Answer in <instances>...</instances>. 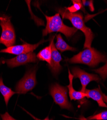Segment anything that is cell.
Here are the masks:
<instances>
[{
    "mask_svg": "<svg viewBox=\"0 0 107 120\" xmlns=\"http://www.w3.org/2000/svg\"><path fill=\"white\" fill-rule=\"evenodd\" d=\"M67 61L71 64H82L94 67L100 63H106L107 58L95 48L91 47L85 49Z\"/></svg>",
    "mask_w": 107,
    "mask_h": 120,
    "instance_id": "2",
    "label": "cell"
},
{
    "mask_svg": "<svg viewBox=\"0 0 107 120\" xmlns=\"http://www.w3.org/2000/svg\"><path fill=\"white\" fill-rule=\"evenodd\" d=\"M0 92L4 98V101L6 106L8 105L9 99L13 95L16 93V92L13 91L11 88L4 85L2 77H0Z\"/></svg>",
    "mask_w": 107,
    "mask_h": 120,
    "instance_id": "13",
    "label": "cell"
},
{
    "mask_svg": "<svg viewBox=\"0 0 107 120\" xmlns=\"http://www.w3.org/2000/svg\"><path fill=\"white\" fill-rule=\"evenodd\" d=\"M86 95V97L93 99L98 102L99 107L107 108V105L105 101L107 102V97L102 93L99 88L94 89H86L83 92Z\"/></svg>",
    "mask_w": 107,
    "mask_h": 120,
    "instance_id": "11",
    "label": "cell"
},
{
    "mask_svg": "<svg viewBox=\"0 0 107 120\" xmlns=\"http://www.w3.org/2000/svg\"><path fill=\"white\" fill-rule=\"evenodd\" d=\"M54 37H51L50 38V44L51 46L52 51V60L51 63L49 65V68L54 75H57L60 72L62 66L60 64V62L62 60L60 53L57 51L54 43Z\"/></svg>",
    "mask_w": 107,
    "mask_h": 120,
    "instance_id": "10",
    "label": "cell"
},
{
    "mask_svg": "<svg viewBox=\"0 0 107 120\" xmlns=\"http://www.w3.org/2000/svg\"><path fill=\"white\" fill-rule=\"evenodd\" d=\"M4 19L0 21L2 33L0 38V43L7 48L14 46L16 42V34L14 27L9 17L4 16Z\"/></svg>",
    "mask_w": 107,
    "mask_h": 120,
    "instance_id": "5",
    "label": "cell"
},
{
    "mask_svg": "<svg viewBox=\"0 0 107 120\" xmlns=\"http://www.w3.org/2000/svg\"><path fill=\"white\" fill-rule=\"evenodd\" d=\"M56 49L61 52L66 51H71L72 52L76 51L77 49L68 45L63 39L60 34H58L56 36V42L55 44Z\"/></svg>",
    "mask_w": 107,
    "mask_h": 120,
    "instance_id": "15",
    "label": "cell"
},
{
    "mask_svg": "<svg viewBox=\"0 0 107 120\" xmlns=\"http://www.w3.org/2000/svg\"><path fill=\"white\" fill-rule=\"evenodd\" d=\"M82 3L84 6H88L92 12H93L94 11L93 1H83Z\"/></svg>",
    "mask_w": 107,
    "mask_h": 120,
    "instance_id": "19",
    "label": "cell"
},
{
    "mask_svg": "<svg viewBox=\"0 0 107 120\" xmlns=\"http://www.w3.org/2000/svg\"><path fill=\"white\" fill-rule=\"evenodd\" d=\"M87 119L88 120H107V111L90 116Z\"/></svg>",
    "mask_w": 107,
    "mask_h": 120,
    "instance_id": "18",
    "label": "cell"
},
{
    "mask_svg": "<svg viewBox=\"0 0 107 120\" xmlns=\"http://www.w3.org/2000/svg\"><path fill=\"white\" fill-rule=\"evenodd\" d=\"M50 93L55 102L61 109H72L71 103L68 101L67 89L66 87L55 83L50 86Z\"/></svg>",
    "mask_w": 107,
    "mask_h": 120,
    "instance_id": "4",
    "label": "cell"
},
{
    "mask_svg": "<svg viewBox=\"0 0 107 120\" xmlns=\"http://www.w3.org/2000/svg\"><path fill=\"white\" fill-rule=\"evenodd\" d=\"M38 59L36 54L33 52L17 55L15 58L6 60L7 65L11 68L16 67L30 63H36Z\"/></svg>",
    "mask_w": 107,
    "mask_h": 120,
    "instance_id": "8",
    "label": "cell"
},
{
    "mask_svg": "<svg viewBox=\"0 0 107 120\" xmlns=\"http://www.w3.org/2000/svg\"><path fill=\"white\" fill-rule=\"evenodd\" d=\"M2 64V61H0V65H1V64Z\"/></svg>",
    "mask_w": 107,
    "mask_h": 120,
    "instance_id": "23",
    "label": "cell"
},
{
    "mask_svg": "<svg viewBox=\"0 0 107 120\" xmlns=\"http://www.w3.org/2000/svg\"><path fill=\"white\" fill-rule=\"evenodd\" d=\"M94 71L96 73L99 74L102 79L105 80L107 77V61L104 66L97 69L94 70Z\"/></svg>",
    "mask_w": 107,
    "mask_h": 120,
    "instance_id": "17",
    "label": "cell"
},
{
    "mask_svg": "<svg viewBox=\"0 0 107 120\" xmlns=\"http://www.w3.org/2000/svg\"><path fill=\"white\" fill-rule=\"evenodd\" d=\"M72 2L73 3V5L72 6L67 8H65L67 10L71 13H77V12L79 11V10H82L84 12H85L82 1H79V0H78V1L73 0V1H72Z\"/></svg>",
    "mask_w": 107,
    "mask_h": 120,
    "instance_id": "16",
    "label": "cell"
},
{
    "mask_svg": "<svg viewBox=\"0 0 107 120\" xmlns=\"http://www.w3.org/2000/svg\"><path fill=\"white\" fill-rule=\"evenodd\" d=\"M37 58L40 60L47 62L49 65L51 63L52 60V51L51 45L45 47L39 52L37 55Z\"/></svg>",
    "mask_w": 107,
    "mask_h": 120,
    "instance_id": "14",
    "label": "cell"
},
{
    "mask_svg": "<svg viewBox=\"0 0 107 120\" xmlns=\"http://www.w3.org/2000/svg\"><path fill=\"white\" fill-rule=\"evenodd\" d=\"M24 111L28 114H29L31 116H32V117L34 119V120H50V119H49V117H47L46 118H45L44 119V120H41V119H38V118H37L36 117H35V116H34L33 115H32V114H31L30 112H27V111H26V110H25L24 109H23Z\"/></svg>",
    "mask_w": 107,
    "mask_h": 120,
    "instance_id": "21",
    "label": "cell"
},
{
    "mask_svg": "<svg viewBox=\"0 0 107 120\" xmlns=\"http://www.w3.org/2000/svg\"><path fill=\"white\" fill-rule=\"evenodd\" d=\"M1 117L2 119V120H16L11 116L7 112H6L4 114H1Z\"/></svg>",
    "mask_w": 107,
    "mask_h": 120,
    "instance_id": "20",
    "label": "cell"
},
{
    "mask_svg": "<svg viewBox=\"0 0 107 120\" xmlns=\"http://www.w3.org/2000/svg\"><path fill=\"white\" fill-rule=\"evenodd\" d=\"M36 84V70H30L19 81L16 86V93L25 94L31 91Z\"/></svg>",
    "mask_w": 107,
    "mask_h": 120,
    "instance_id": "6",
    "label": "cell"
},
{
    "mask_svg": "<svg viewBox=\"0 0 107 120\" xmlns=\"http://www.w3.org/2000/svg\"><path fill=\"white\" fill-rule=\"evenodd\" d=\"M73 75L71 74L70 71L69 70V78L70 84L67 86L69 90V96L71 100H75V101H79L80 102L86 97V95L81 91H77L73 88L72 82L73 79Z\"/></svg>",
    "mask_w": 107,
    "mask_h": 120,
    "instance_id": "12",
    "label": "cell"
},
{
    "mask_svg": "<svg viewBox=\"0 0 107 120\" xmlns=\"http://www.w3.org/2000/svg\"><path fill=\"white\" fill-rule=\"evenodd\" d=\"M72 75L74 78H78L80 80L82 86L81 91L84 92L86 87L90 82L93 81L99 82L100 79L97 75L89 74L85 72L79 67H75L72 68Z\"/></svg>",
    "mask_w": 107,
    "mask_h": 120,
    "instance_id": "7",
    "label": "cell"
},
{
    "mask_svg": "<svg viewBox=\"0 0 107 120\" xmlns=\"http://www.w3.org/2000/svg\"><path fill=\"white\" fill-rule=\"evenodd\" d=\"M47 24L45 28L43 30V36L48 34L57 32L63 34L67 38H69L73 36L78 29L75 27H69L65 25L60 17L59 13H57L52 16L45 15Z\"/></svg>",
    "mask_w": 107,
    "mask_h": 120,
    "instance_id": "3",
    "label": "cell"
},
{
    "mask_svg": "<svg viewBox=\"0 0 107 120\" xmlns=\"http://www.w3.org/2000/svg\"><path fill=\"white\" fill-rule=\"evenodd\" d=\"M4 16H2V17H0V21H2L3 20H4Z\"/></svg>",
    "mask_w": 107,
    "mask_h": 120,
    "instance_id": "22",
    "label": "cell"
},
{
    "mask_svg": "<svg viewBox=\"0 0 107 120\" xmlns=\"http://www.w3.org/2000/svg\"><path fill=\"white\" fill-rule=\"evenodd\" d=\"M58 13L61 15L63 19H69L75 28L80 30L83 33L85 38L84 48H91L94 35L91 29L85 25L83 15L81 13H70L65 8L58 9Z\"/></svg>",
    "mask_w": 107,
    "mask_h": 120,
    "instance_id": "1",
    "label": "cell"
},
{
    "mask_svg": "<svg viewBox=\"0 0 107 120\" xmlns=\"http://www.w3.org/2000/svg\"><path fill=\"white\" fill-rule=\"evenodd\" d=\"M44 41H41L38 43L35 44L26 43L22 45H14L1 50L0 51V52L10 53L16 55L28 53L33 52L34 50Z\"/></svg>",
    "mask_w": 107,
    "mask_h": 120,
    "instance_id": "9",
    "label": "cell"
}]
</instances>
